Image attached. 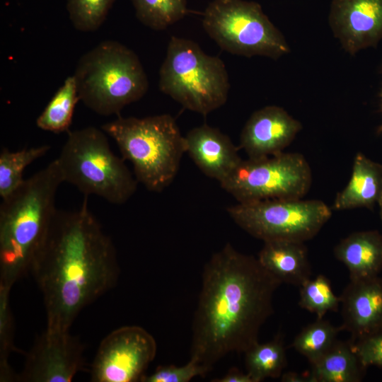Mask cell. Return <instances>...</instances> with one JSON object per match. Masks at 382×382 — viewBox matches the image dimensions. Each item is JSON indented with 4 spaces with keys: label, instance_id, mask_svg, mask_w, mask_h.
Listing matches in <instances>:
<instances>
[{
    "label": "cell",
    "instance_id": "1",
    "mask_svg": "<svg viewBox=\"0 0 382 382\" xmlns=\"http://www.w3.org/2000/svg\"><path fill=\"white\" fill-rule=\"evenodd\" d=\"M281 284L257 257L230 243L214 253L202 272L190 359L210 371L227 354L245 353L257 343Z\"/></svg>",
    "mask_w": 382,
    "mask_h": 382
},
{
    "label": "cell",
    "instance_id": "2",
    "mask_svg": "<svg viewBox=\"0 0 382 382\" xmlns=\"http://www.w3.org/2000/svg\"><path fill=\"white\" fill-rule=\"evenodd\" d=\"M87 198L76 210L57 209L30 269L50 330L69 331L79 313L119 277L115 247L88 209Z\"/></svg>",
    "mask_w": 382,
    "mask_h": 382
},
{
    "label": "cell",
    "instance_id": "3",
    "mask_svg": "<svg viewBox=\"0 0 382 382\" xmlns=\"http://www.w3.org/2000/svg\"><path fill=\"white\" fill-rule=\"evenodd\" d=\"M64 183L56 159L2 198L0 205V286L13 285L30 272L57 211Z\"/></svg>",
    "mask_w": 382,
    "mask_h": 382
},
{
    "label": "cell",
    "instance_id": "4",
    "mask_svg": "<svg viewBox=\"0 0 382 382\" xmlns=\"http://www.w3.org/2000/svg\"><path fill=\"white\" fill-rule=\"evenodd\" d=\"M117 144L134 177L151 192H161L175 178L186 153L185 137L168 114L122 117L102 125Z\"/></svg>",
    "mask_w": 382,
    "mask_h": 382
},
{
    "label": "cell",
    "instance_id": "5",
    "mask_svg": "<svg viewBox=\"0 0 382 382\" xmlns=\"http://www.w3.org/2000/svg\"><path fill=\"white\" fill-rule=\"evenodd\" d=\"M79 100L100 115H120L141 99L149 83L137 55L113 40L99 43L83 54L73 75Z\"/></svg>",
    "mask_w": 382,
    "mask_h": 382
},
{
    "label": "cell",
    "instance_id": "6",
    "mask_svg": "<svg viewBox=\"0 0 382 382\" xmlns=\"http://www.w3.org/2000/svg\"><path fill=\"white\" fill-rule=\"evenodd\" d=\"M64 182L84 197L96 195L122 204L134 194L137 180L124 161L112 151L105 132L95 127L68 132L56 158Z\"/></svg>",
    "mask_w": 382,
    "mask_h": 382
},
{
    "label": "cell",
    "instance_id": "7",
    "mask_svg": "<svg viewBox=\"0 0 382 382\" xmlns=\"http://www.w3.org/2000/svg\"><path fill=\"white\" fill-rule=\"evenodd\" d=\"M159 88L183 108L203 115L224 105L230 88L223 61L195 42L172 36L159 71Z\"/></svg>",
    "mask_w": 382,
    "mask_h": 382
},
{
    "label": "cell",
    "instance_id": "8",
    "mask_svg": "<svg viewBox=\"0 0 382 382\" xmlns=\"http://www.w3.org/2000/svg\"><path fill=\"white\" fill-rule=\"evenodd\" d=\"M202 26L222 50L233 54L277 59L290 52L284 35L255 1L213 0L203 13Z\"/></svg>",
    "mask_w": 382,
    "mask_h": 382
},
{
    "label": "cell",
    "instance_id": "9",
    "mask_svg": "<svg viewBox=\"0 0 382 382\" xmlns=\"http://www.w3.org/2000/svg\"><path fill=\"white\" fill-rule=\"evenodd\" d=\"M227 212L239 227L263 242H306L318 233L332 215L324 202L302 199L238 202L228 207Z\"/></svg>",
    "mask_w": 382,
    "mask_h": 382
},
{
    "label": "cell",
    "instance_id": "10",
    "mask_svg": "<svg viewBox=\"0 0 382 382\" xmlns=\"http://www.w3.org/2000/svg\"><path fill=\"white\" fill-rule=\"evenodd\" d=\"M312 184L311 168L299 153L243 160L221 187L238 203L273 199H302Z\"/></svg>",
    "mask_w": 382,
    "mask_h": 382
},
{
    "label": "cell",
    "instance_id": "11",
    "mask_svg": "<svg viewBox=\"0 0 382 382\" xmlns=\"http://www.w3.org/2000/svg\"><path fill=\"white\" fill-rule=\"evenodd\" d=\"M156 350L154 337L143 328L115 329L100 343L91 367V381L141 382Z\"/></svg>",
    "mask_w": 382,
    "mask_h": 382
},
{
    "label": "cell",
    "instance_id": "12",
    "mask_svg": "<svg viewBox=\"0 0 382 382\" xmlns=\"http://www.w3.org/2000/svg\"><path fill=\"white\" fill-rule=\"evenodd\" d=\"M84 345L69 331L45 329L25 353L20 382H70L84 364Z\"/></svg>",
    "mask_w": 382,
    "mask_h": 382
},
{
    "label": "cell",
    "instance_id": "13",
    "mask_svg": "<svg viewBox=\"0 0 382 382\" xmlns=\"http://www.w3.org/2000/svg\"><path fill=\"white\" fill-rule=\"evenodd\" d=\"M328 19L335 37L350 54L382 40V0H332Z\"/></svg>",
    "mask_w": 382,
    "mask_h": 382
},
{
    "label": "cell",
    "instance_id": "14",
    "mask_svg": "<svg viewBox=\"0 0 382 382\" xmlns=\"http://www.w3.org/2000/svg\"><path fill=\"white\" fill-rule=\"evenodd\" d=\"M301 129V123L282 108L265 106L254 112L246 122L239 149L249 159L273 156L283 152Z\"/></svg>",
    "mask_w": 382,
    "mask_h": 382
},
{
    "label": "cell",
    "instance_id": "15",
    "mask_svg": "<svg viewBox=\"0 0 382 382\" xmlns=\"http://www.w3.org/2000/svg\"><path fill=\"white\" fill-rule=\"evenodd\" d=\"M342 330L352 342L382 328V279L378 276L350 280L340 296Z\"/></svg>",
    "mask_w": 382,
    "mask_h": 382
},
{
    "label": "cell",
    "instance_id": "16",
    "mask_svg": "<svg viewBox=\"0 0 382 382\" xmlns=\"http://www.w3.org/2000/svg\"><path fill=\"white\" fill-rule=\"evenodd\" d=\"M186 153L208 177L225 180L243 159L231 139L207 124L192 129L185 137Z\"/></svg>",
    "mask_w": 382,
    "mask_h": 382
},
{
    "label": "cell",
    "instance_id": "17",
    "mask_svg": "<svg viewBox=\"0 0 382 382\" xmlns=\"http://www.w3.org/2000/svg\"><path fill=\"white\" fill-rule=\"evenodd\" d=\"M257 259L262 266L282 283L300 286L311 278V268L304 242L264 241Z\"/></svg>",
    "mask_w": 382,
    "mask_h": 382
},
{
    "label": "cell",
    "instance_id": "18",
    "mask_svg": "<svg viewBox=\"0 0 382 382\" xmlns=\"http://www.w3.org/2000/svg\"><path fill=\"white\" fill-rule=\"evenodd\" d=\"M334 254L347 267L350 280L378 276L382 270V234L376 230L354 232L340 241Z\"/></svg>",
    "mask_w": 382,
    "mask_h": 382
},
{
    "label": "cell",
    "instance_id": "19",
    "mask_svg": "<svg viewBox=\"0 0 382 382\" xmlns=\"http://www.w3.org/2000/svg\"><path fill=\"white\" fill-rule=\"evenodd\" d=\"M382 194V164L358 152L353 162L351 178L337 193L332 208L343 211L356 208L373 209Z\"/></svg>",
    "mask_w": 382,
    "mask_h": 382
},
{
    "label": "cell",
    "instance_id": "20",
    "mask_svg": "<svg viewBox=\"0 0 382 382\" xmlns=\"http://www.w3.org/2000/svg\"><path fill=\"white\" fill-rule=\"evenodd\" d=\"M311 364L312 382H359L362 381L366 370L354 350L352 342L338 340Z\"/></svg>",
    "mask_w": 382,
    "mask_h": 382
},
{
    "label": "cell",
    "instance_id": "21",
    "mask_svg": "<svg viewBox=\"0 0 382 382\" xmlns=\"http://www.w3.org/2000/svg\"><path fill=\"white\" fill-rule=\"evenodd\" d=\"M284 340L281 335L265 343H256L245 352L246 372L253 382L282 376L286 366Z\"/></svg>",
    "mask_w": 382,
    "mask_h": 382
},
{
    "label": "cell",
    "instance_id": "22",
    "mask_svg": "<svg viewBox=\"0 0 382 382\" xmlns=\"http://www.w3.org/2000/svg\"><path fill=\"white\" fill-rule=\"evenodd\" d=\"M79 100L74 76H68L36 120L38 128L54 133L69 132L76 104Z\"/></svg>",
    "mask_w": 382,
    "mask_h": 382
},
{
    "label": "cell",
    "instance_id": "23",
    "mask_svg": "<svg viewBox=\"0 0 382 382\" xmlns=\"http://www.w3.org/2000/svg\"><path fill=\"white\" fill-rule=\"evenodd\" d=\"M50 146H39L11 151L2 148L0 153V196L4 198L16 190L25 180V169L37 159L46 155Z\"/></svg>",
    "mask_w": 382,
    "mask_h": 382
},
{
    "label": "cell",
    "instance_id": "24",
    "mask_svg": "<svg viewBox=\"0 0 382 382\" xmlns=\"http://www.w3.org/2000/svg\"><path fill=\"white\" fill-rule=\"evenodd\" d=\"M138 20L144 25L161 30L187 14L186 0H130Z\"/></svg>",
    "mask_w": 382,
    "mask_h": 382
},
{
    "label": "cell",
    "instance_id": "25",
    "mask_svg": "<svg viewBox=\"0 0 382 382\" xmlns=\"http://www.w3.org/2000/svg\"><path fill=\"white\" fill-rule=\"evenodd\" d=\"M341 330L328 320L318 319L303 328L291 345L312 364L332 346Z\"/></svg>",
    "mask_w": 382,
    "mask_h": 382
},
{
    "label": "cell",
    "instance_id": "26",
    "mask_svg": "<svg viewBox=\"0 0 382 382\" xmlns=\"http://www.w3.org/2000/svg\"><path fill=\"white\" fill-rule=\"evenodd\" d=\"M11 289L0 286V381H18L9 364L12 352H19L14 345V318L10 305ZM24 353L23 352H21Z\"/></svg>",
    "mask_w": 382,
    "mask_h": 382
},
{
    "label": "cell",
    "instance_id": "27",
    "mask_svg": "<svg viewBox=\"0 0 382 382\" xmlns=\"http://www.w3.org/2000/svg\"><path fill=\"white\" fill-rule=\"evenodd\" d=\"M299 306L322 319L328 311H337L340 296H336L329 279L323 274L309 279L300 286Z\"/></svg>",
    "mask_w": 382,
    "mask_h": 382
},
{
    "label": "cell",
    "instance_id": "28",
    "mask_svg": "<svg viewBox=\"0 0 382 382\" xmlns=\"http://www.w3.org/2000/svg\"><path fill=\"white\" fill-rule=\"evenodd\" d=\"M116 0H67L66 9L74 27L82 32L96 30Z\"/></svg>",
    "mask_w": 382,
    "mask_h": 382
},
{
    "label": "cell",
    "instance_id": "29",
    "mask_svg": "<svg viewBox=\"0 0 382 382\" xmlns=\"http://www.w3.org/2000/svg\"><path fill=\"white\" fill-rule=\"evenodd\" d=\"M209 371L204 366L190 359L183 366H158L155 371L145 374L141 382H188L196 376L204 377Z\"/></svg>",
    "mask_w": 382,
    "mask_h": 382
},
{
    "label": "cell",
    "instance_id": "30",
    "mask_svg": "<svg viewBox=\"0 0 382 382\" xmlns=\"http://www.w3.org/2000/svg\"><path fill=\"white\" fill-rule=\"evenodd\" d=\"M352 343L366 368L369 366L382 367V328Z\"/></svg>",
    "mask_w": 382,
    "mask_h": 382
},
{
    "label": "cell",
    "instance_id": "31",
    "mask_svg": "<svg viewBox=\"0 0 382 382\" xmlns=\"http://www.w3.org/2000/svg\"><path fill=\"white\" fill-rule=\"evenodd\" d=\"M214 382H253L251 376L246 372L243 373L237 368H231L221 378L212 380Z\"/></svg>",
    "mask_w": 382,
    "mask_h": 382
},
{
    "label": "cell",
    "instance_id": "32",
    "mask_svg": "<svg viewBox=\"0 0 382 382\" xmlns=\"http://www.w3.org/2000/svg\"><path fill=\"white\" fill-rule=\"evenodd\" d=\"M281 381L283 382H312L310 374L304 376L294 371L282 374Z\"/></svg>",
    "mask_w": 382,
    "mask_h": 382
},
{
    "label": "cell",
    "instance_id": "33",
    "mask_svg": "<svg viewBox=\"0 0 382 382\" xmlns=\"http://www.w3.org/2000/svg\"><path fill=\"white\" fill-rule=\"evenodd\" d=\"M378 207H379L380 218H381V223H382V194H381V197H380V199L378 200Z\"/></svg>",
    "mask_w": 382,
    "mask_h": 382
},
{
    "label": "cell",
    "instance_id": "34",
    "mask_svg": "<svg viewBox=\"0 0 382 382\" xmlns=\"http://www.w3.org/2000/svg\"><path fill=\"white\" fill-rule=\"evenodd\" d=\"M381 111H382V90H381ZM377 133L378 134H382V124L378 127V129H377Z\"/></svg>",
    "mask_w": 382,
    "mask_h": 382
}]
</instances>
